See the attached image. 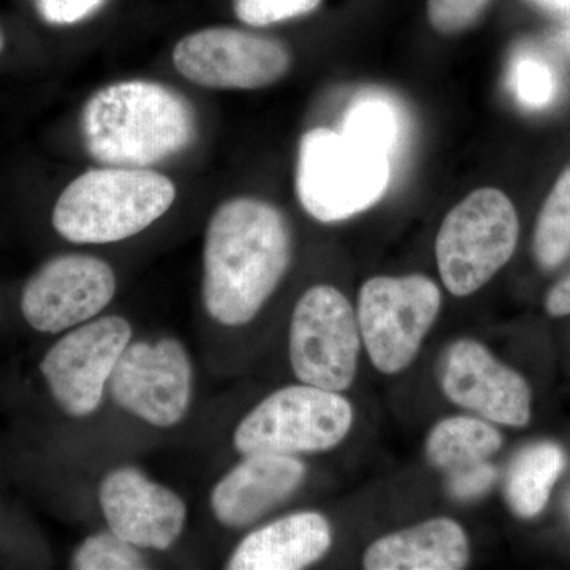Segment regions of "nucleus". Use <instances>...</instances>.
I'll return each instance as SVG.
<instances>
[{"label": "nucleus", "instance_id": "nucleus-1", "mask_svg": "<svg viewBox=\"0 0 570 570\" xmlns=\"http://www.w3.org/2000/svg\"><path fill=\"white\" fill-rule=\"evenodd\" d=\"M291 261V227L279 209L257 198L225 202L206 227V313L224 326L249 324L275 294Z\"/></svg>", "mask_w": 570, "mask_h": 570}, {"label": "nucleus", "instance_id": "nucleus-2", "mask_svg": "<svg viewBox=\"0 0 570 570\" xmlns=\"http://www.w3.org/2000/svg\"><path fill=\"white\" fill-rule=\"evenodd\" d=\"M81 134L94 160L145 168L193 145L197 119L178 92L154 81H121L94 94L82 108Z\"/></svg>", "mask_w": 570, "mask_h": 570}, {"label": "nucleus", "instance_id": "nucleus-3", "mask_svg": "<svg viewBox=\"0 0 570 570\" xmlns=\"http://www.w3.org/2000/svg\"><path fill=\"white\" fill-rule=\"evenodd\" d=\"M175 184L145 168L89 170L63 189L52 227L75 245H110L151 227L171 208Z\"/></svg>", "mask_w": 570, "mask_h": 570}, {"label": "nucleus", "instance_id": "nucleus-4", "mask_svg": "<svg viewBox=\"0 0 570 570\" xmlns=\"http://www.w3.org/2000/svg\"><path fill=\"white\" fill-rule=\"evenodd\" d=\"M390 160L346 134L313 129L299 142L296 194L318 223H340L365 212L387 190Z\"/></svg>", "mask_w": 570, "mask_h": 570}, {"label": "nucleus", "instance_id": "nucleus-5", "mask_svg": "<svg viewBox=\"0 0 570 570\" xmlns=\"http://www.w3.org/2000/svg\"><path fill=\"white\" fill-rule=\"evenodd\" d=\"M519 242V216L508 195L493 187L474 190L445 216L436 238L442 283L468 296L497 275Z\"/></svg>", "mask_w": 570, "mask_h": 570}, {"label": "nucleus", "instance_id": "nucleus-6", "mask_svg": "<svg viewBox=\"0 0 570 570\" xmlns=\"http://www.w3.org/2000/svg\"><path fill=\"white\" fill-rule=\"evenodd\" d=\"M354 423V409L340 392L299 384L276 390L238 423L236 452H326L344 441Z\"/></svg>", "mask_w": 570, "mask_h": 570}, {"label": "nucleus", "instance_id": "nucleus-7", "mask_svg": "<svg viewBox=\"0 0 570 570\" xmlns=\"http://www.w3.org/2000/svg\"><path fill=\"white\" fill-rule=\"evenodd\" d=\"M441 291L426 276H377L358 296L360 333L371 362L381 373L406 370L441 309Z\"/></svg>", "mask_w": 570, "mask_h": 570}, {"label": "nucleus", "instance_id": "nucleus-8", "mask_svg": "<svg viewBox=\"0 0 570 570\" xmlns=\"http://www.w3.org/2000/svg\"><path fill=\"white\" fill-rule=\"evenodd\" d=\"M362 333L354 307L332 285H314L295 305L288 356L302 384L343 392L354 382Z\"/></svg>", "mask_w": 570, "mask_h": 570}, {"label": "nucleus", "instance_id": "nucleus-9", "mask_svg": "<svg viewBox=\"0 0 570 570\" xmlns=\"http://www.w3.org/2000/svg\"><path fill=\"white\" fill-rule=\"evenodd\" d=\"M108 393L122 411L148 425H178L193 403L189 352L170 336L130 341L112 370Z\"/></svg>", "mask_w": 570, "mask_h": 570}, {"label": "nucleus", "instance_id": "nucleus-10", "mask_svg": "<svg viewBox=\"0 0 570 570\" xmlns=\"http://www.w3.org/2000/svg\"><path fill=\"white\" fill-rule=\"evenodd\" d=\"M132 335L126 318L104 316L75 326L51 346L41 358L40 371L63 414L73 419L96 414Z\"/></svg>", "mask_w": 570, "mask_h": 570}, {"label": "nucleus", "instance_id": "nucleus-11", "mask_svg": "<svg viewBox=\"0 0 570 570\" xmlns=\"http://www.w3.org/2000/svg\"><path fill=\"white\" fill-rule=\"evenodd\" d=\"M176 70L213 89H261L285 77L291 51L279 40L234 28H209L178 41Z\"/></svg>", "mask_w": 570, "mask_h": 570}, {"label": "nucleus", "instance_id": "nucleus-12", "mask_svg": "<svg viewBox=\"0 0 570 570\" xmlns=\"http://www.w3.org/2000/svg\"><path fill=\"white\" fill-rule=\"evenodd\" d=\"M115 295L116 275L102 258L58 255L29 277L21 313L36 332L59 335L99 317Z\"/></svg>", "mask_w": 570, "mask_h": 570}, {"label": "nucleus", "instance_id": "nucleus-13", "mask_svg": "<svg viewBox=\"0 0 570 570\" xmlns=\"http://www.w3.org/2000/svg\"><path fill=\"white\" fill-rule=\"evenodd\" d=\"M108 530L141 550L165 551L181 538L187 505L137 466L111 469L99 485Z\"/></svg>", "mask_w": 570, "mask_h": 570}, {"label": "nucleus", "instance_id": "nucleus-14", "mask_svg": "<svg viewBox=\"0 0 570 570\" xmlns=\"http://www.w3.org/2000/svg\"><path fill=\"white\" fill-rule=\"evenodd\" d=\"M442 390L452 403L499 425L524 426L531 419V390L517 371L502 365L489 348L456 341L445 355Z\"/></svg>", "mask_w": 570, "mask_h": 570}, {"label": "nucleus", "instance_id": "nucleus-15", "mask_svg": "<svg viewBox=\"0 0 570 570\" xmlns=\"http://www.w3.org/2000/svg\"><path fill=\"white\" fill-rule=\"evenodd\" d=\"M232 468L209 494L214 519L239 530L287 501L306 479L303 461L279 453H250Z\"/></svg>", "mask_w": 570, "mask_h": 570}, {"label": "nucleus", "instance_id": "nucleus-16", "mask_svg": "<svg viewBox=\"0 0 570 570\" xmlns=\"http://www.w3.org/2000/svg\"><path fill=\"white\" fill-rule=\"evenodd\" d=\"M332 547V528L317 512H296L247 534L228 558V570H299Z\"/></svg>", "mask_w": 570, "mask_h": 570}, {"label": "nucleus", "instance_id": "nucleus-17", "mask_svg": "<svg viewBox=\"0 0 570 570\" xmlns=\"http://www.w3.org/2000/svg\"><path fill=\"white\" fill-rule=\"evenodd\" d=\"M466 532L450 519L428 520L367 547V570H460L468 566Z\"/></svg>", "mask_w": 570, "mask_h": 570}, {"label": "nucleus", "instance_id": "nucleus-18", "mask_svg": "<svg viewBox=\"0 0 570 570\" xmlns=\"http://www.w3.org/2000/svg\"><path fill=\"white\" fill-rule=\"evenodd\" d=\"M501 445V433L485 420L452 417L433 428L426 455L433 466L453 472L489 460Z\"/></svg>", "mask_w": 570, "mask_h": 570}, {"label": "nucleus", "instance_id": "nucleus-19", "mask_svg": "<svg viewBox=\"0 0 570 570\" xmlns=\"http://www.w3.org/2000/svg\"><path fill=\"white\" fill-rule=\"evenodd\" d=\"M564 468V453L557 444L540 442L513 460L505 494L517 515L531 519L546 508L551 489Z\"/></svg>", "mask_w": 570, "mask_h": 570}, {"label": "nucleus", "instance_id": "nucleus-20", "mask_svg": "<svg viewBox=\"0 0 570 570\" xmlns=\"http://www.w3.org/2000/svg\"><path fill=\"white\" fill-rule=\"evenodd\" d=\"M534 254L540 266L551 269L570 254V167L562 171L539 214Z\"/></svg>", "mask_w": 570, "mask_h": 570}, {"label": "nucleus", "instance_id": "nucleus-21", "mask_svg": "<svg viewBox=\"0 0 570 570\" xmlns=\"http://www.w3.org/2000/svg\"><path fill=\"white\" fill-rule=\"evenodd\" d=\"M341 132L389 156L400 135V119L389 100L363 97L348 108Z\"/></svg>", "mask_w": 570, "mask_h": 570}, {"label": "nucleus", "instance_id": "nucleus-22", "mask_svg": "<svg viewBox=\"0 0 570 570\" xmlns=\"http://www.w3.org/2000/svg\"><path fill=\"white\" fill-rule=\"evenodd\" d=\"M70 568L75 570H142L148 569L142 550L116 535L99 531L88 535L71 554Z\"/></svg>", "mask_w": 570, "mask_h": 570}, {"label": "nucleus", "instance_id": "nucleus-23", "mask_svg": "<svg viewBox=\"0 0 570 570\" xmlns=\"http://www.w3.org/2000/svg\"><path fill=\"white\" fill-rule=\"evenodd\" d=\"M509 85L517 100L530 110H542L557 99V71L542 56L521 52L510 67Z\"/></svg>", "mask_w": 570, "mask_h": 570}, {"label": "nucleus", "instance_id": "nucleus-24", "mask_svg": "<svg viewBox=\"0 0 570 570\" xmlns=\"http://www.w3.org/2000/svg\"><path fill=\"white\" fill-rule=\"evenodd\" d=\"M322 0H235L236 17L255 28L303 17L321 6Z\"/></svg>", "mask_w": 570, "mask_h": 570}, {"label": "nucleus", "instance_id": "nucleus-25", "mask_svg": "<svg viewBox=\"0 0 570 570\" xmlns=\"http://www.w3.org/2000/svg\"><path fill=\"white\" fill-rule=\"evenodd\" d=\"M490 0H426L428 20L439 33L453 36L471 28Z\"/></svg>", "mask_w": 570, "mask_h": 570}, {"label": "nucleus", "instance_id": "nucleus-26", "mask_svg": "<svg viewBox=\"0 0 570 570\" xmlns=\"http://www.w3.org/2000/svg\"><path fill=\"white\" fill-rule=\"evenodd\" d=\"M41 20L52 26L77 24L102 9L107 0H32Z\"/></svg>", "mask_w": 570, "mask_h": 570}, {"label": "nucleus", "instance_id": "nucleus-27", "mask_svg": "<svg viewBox=\"0 0 570 570\" xmlns=\"http://www.w3.org/2000/svg\"><path fill=\"white\" fill-rule=\"evenodd\" d=\"M494 479H497V469L485 461L456 469L449 480L450 493L459 499L478 498L490 489Z\"/></svg>", "mask_w": 570, "mask_h": 570}, {"label": "nucleus", "instance_id": "nucleus-28", "mask_svg": "<svg viewBox=\"0 0 570 570\" xmlns=\"http://www.w3.org/2000/svg\"><path fill=\"white\" fill-rule=\"evenodd\" d=\"M547 311L554 317L569 316L570 314V275L560 281L547 298Z\"/></svg>", "mask_w": 570, "mask_h": 570}, {"label": "nucleus", "instance_id": "nucleus-29", "mask_svg": "<svg viewBox=\"0 0 570 570\" xmlns=\"http://www.w3.org/2000/svg\"><path fill=\"white\" fill-rule=\"evenodd\" d=\"M528 2L549 13L570 14V0H528Z\"/></svg>", "mask_w": 570, "mask_h": 570}, {"label": "nucleus", "instance_id": "nucleus-30", "mask_svg": "<svg viewBox=\"0 0 570 570\" xmlns=\"http://www.w3.org/2000/svg\"><path fill=\"white\" fill-rule=\"evenodd\" d=\"M3 47H6V39H3V33L0 31V52H2Z\"/></svg>", "mask_w": 570, "mask_h": 570}, {"label": "nucleus", "instance_id": "nucleus-31", "mask_svg": "<svg viewBox=\"0 0 570 570\" xmlns=\"http://www.w3.org/2000/svg\"><path fill=\"white\" fill-rule=\"evenodd\" d=\"M566 41H568V45L570 47V24H569L568 31H566Z\"/></svg>", "mask_w": 570, "mask_h": 570}, {"label": "nucleus", "instance_id": "nucleus-32", "mask_svg": "<svg viewBox=\"0 0 570 570\" xmlns=\"http://www.w3.org/2000/svg\"><path fill=\"white\" fill-rule=\"evenodd\" d=\"M569 509H570V499H569Z\"/></svg>", "mask_w": 570, "mask_h": 570}]
</instances>
